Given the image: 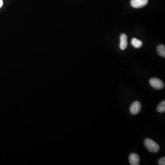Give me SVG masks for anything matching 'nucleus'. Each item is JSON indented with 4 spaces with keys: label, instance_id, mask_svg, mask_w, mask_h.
I'll use <instances>...</instances> for the list:
<instances>
[{
    "label": "nucleus",
    "instance_id": "obj_1",
    "mask_svg": "<svg viewBox=\"0 0 165 165\" xmlns=\"http://www.w3.org/2000/svg\"><path fill=\"white\" fill-rule=\"evenodd\" d=\"M144 146L150 152L156 153L160 151V146L155 141L150 138H147L144 140Z\"/></svg>",
    "mask_w": 165,
    "mask_h": 165
},
{
    "label": "nucleus",
    "instance_id": "obj_2",
    "mask_svg": "<svg viewBox=\"0 0 165 165\" xmlns=\"http://www.w3.org/2000/svg\"><path fill=\"white\" fill-rule=\"evenodd\" d=\"M150 85L155 89H163L165 87L164 83V82L158 79V78H151L149 81Z\"/></svg>",
    "mask_w": 165,
    "mask_h": 165
},
{
    "label": "nucleus",
    "instance_id": "obj_3",
    "mask_svg": "<svg viewBox=\"0 0 165 165\" xmlns=\"http://www.w3.org/2000/svg\"><path fill=\"white\" fill-rule=\"evenodd\" d=\"M141 109V104L140 102L136 101L134 102L130 108V112L131 113L132 115H137Z\"/></svg>",
    "mask_w": 165,
    "mask_h": 165
},
{
    "label": "nucleus",
    "instance_id": "obj_4",
    "mask_svg": "<svg viewBox=\"0 0 165 165\" xmlns=\"http://www.w3.org/2000/svg\"><path fill=\"white\" fill-rule=\"evenodd\" d=\"M148 2V0H131L132 6L136 8H143L146 6Z\"/></svg>",
    "mask_w": 165,
    "mask_h": 165
},
{
    "label": "nucleus",
    "instance_id": "obj_5",
    "mask_svg": "<svg viewBox=\"0 0 165 165\" xmlns=\"http://www.w3.org/2000/svg\"><path fill=\"white\" fill-rule=\"evenodd\" d=\"M129 161L130 165H138L140 162V158L136 153H132L129 156Z\"/></svg>",
    "mask_w": 165,
    "mask_h": 165
},
{
    "label": "nucleus",
    "instance_id": "obj_6",
    "mask_svg": "<svg viewBox=\"0 0 165 165\" xmlns=\"http://www.w3.org/2000/svg\"><path fill=\"white\" fill-rule=\"evenodd\" d=\"M128 47V37L125 34H122L120 36V48L122 50H124Z\"/></svg>",
    "mask_w": 165,
    "mask_h": 165
},
{
    "label": "nucleus",
    "instance_id": "obj_7",
    "mask_svg": "<svg viewBox=\"0 0 165 165\" xmlns=\"http://www.w3.org/2000/svg\"><path fill=\"white\" fill-rule=\"evenodd\" d=\"M131 44L134 48H139L142 47V45H143V42L142 41L134 38L132 40Z\"/></svg>",
    "mask_w": 165,
    "mask_h": 165
},
{
    "label": "nucleus",
    "instance_id": "obj_8",
    "mask_svg": "<svg viewBox=\"0 0 165 165\" xmlns=\"http://www.w3.org/2000/svg\"><path fill=\"white\" fill-rule=\"evenodd\" d=\"M158 52L161 57H165V47L163 45H160L158 48Z\"/></svg>",
    "mask_w": 165,
    "mask_h": 165
},
{
    "label": "nucleus",
    "instance_id": "obj_9",
    "mask_svg": "<svg viewBox=\"0 0 165 165\" xmlns=\"http://www.w3.org/2000/svg\"><path fill=\"white\" fill-rule=\"evenodd\" d=\"M157 110L159 112L164 113L165 112V102L164 101L162 102L158 105Z\"/></svg>",
    "mask_w": 165,
    "mask_h": 165
},
{
    "label": "nucleus",
    "instance_id": "obj_10",
    "mask_svg": "<svg viewBox=\"0 0 165 165\" xmlns=\"http://www.w3.org/2000/svg\"><path fill=\"white\" fill-rule=\"evenodd\" d=\"M158 164L159 165H165V158L164 157L161 158V159L158 161Z\"/></svg>",
    "mask_w": 165,
    "mask_h": 165
},
{
    "label": "nucleus",
    "instance_id": "obj_11",
    "mask_svg": "<svg viewBox=\"0 0 165 165\" xmlns=\"http://www.w3.org/2000/svg\"><path fill=\"white\" fill-rule=\"evenodd\" d=\"M3 1L2 0H0V8H1L3 5Z\"/></svg>",
    "mask_w": 165,
    "mask_h": 165
}]
</instances>
